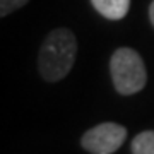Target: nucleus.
Listing matches in <instances>:
<instances>
[{"mask_svg":"<svg viewBox=\"0 0 154 154\" xmlns=\"http://www.w3.org/2000/svg\"><path fill=\"white\" fill-rule=\"evenodd\" d=\"M29 0H0V16L5 17L9 14H12L14 11L21 9L28 4Z\"/></svg>","mask_w":154,"mask_h":154,"instance_id":"423d86ee","label":"nucleus"},{"mask_svg":"<svg viewBox=\"0 0 154 154\" xmlns=\"http://www.w3.org/2000/svg\"><path fill=\"white\" fill-rule=\"evenodd\" d=\"M111 79L115 89L120 94H135L144 89L147 82L146 67L135 50L132 48H118L111 55L110 60Z\"/></svg>","mask_w":154,"mask_h":154,"instance_id":"f03ea898","label":"nucleus"},{"mask_svg":"<svg viewBox=\"0 0 154 154\" xmlns=\"http://www.w3.org/2000/svg\"><path fill=\"white\" fill-rule=\"evenodd\" d=\"M91 4L101 16L111 21L123 19L130 9V0H91Z\"/></svg>","mask_w":154,"mask_h":154,"instance_id":"20e7f679","label":"nucleus"},{"mask_svg":"<svg viewBox=\"0 0 154 154\" xmlns=\"http://www.w3.org/2000/svg\"><path fill=\"white\" fill-rule=\"evenodd\" d=\"M132 152L134 154H154V130H146V132L134 137Z\"/></svg>","mask_w":154,"mask_h":154,"instance_id":"39448f33","label":"nucleus"},{"mask_svg":"<svg viewBox=\"0 0 154 154\" xmlns=\"http://www.w3.org/2000/svg\"><path fill=\"white\" fill-rule=\"evenodd\" d=\"M127 139V128L118 123H99L82 135V147L91 154H113Z\"/></svg>","mask_w":154,"mask_h":154,"instance_id":"7ed1b4c3","label":"nucleus"},{"mask_svg":"<svg viewBox=\"0 0 154 154\" xmlns=\"http://www.w3.org/2000/svg\"><path fill=\"white\" fill-rule=\"evenodd\" d=\"M77 55V39L70 29L58 28L45 38L38 57V69L45 81L57 82L70 72Z\"/></svg>","mask_w":154,"mask_h":154,"instance_id":"f257e3e1","label":"nucleus"},{"mask_svg":"<svg viewBox=\"0 0 154 154\" xmlns=\"http://www.w3.org/2000/svg\"><path fill=\"white\" fill-rule=\"evenodd\" d=\"M149 19H151V22H152V26H154V0H152V4H151V7H149Z\"/></svg>","mask_w":154,"mask_h":154,"instance_id":"0eeeda50","label":"nucleus"}]
</instances>
